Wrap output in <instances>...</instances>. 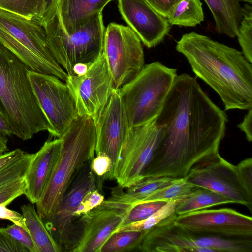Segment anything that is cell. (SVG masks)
Listing matches in <instances>:
<instances>
[{
	"instance_id": "cell-1",
	"label": "cell",
	"mask_w": 252,
	"mask_h": 252,
	"mask_svg": "<svg viewBox=\"0 0 252 252\" xmlns=\"http://www.w3.org/2000/svg\"><path fill=\"white\" fill-rule=\"evenodd\" d=\"M228 121L196 77L177 75L158 115L156 147L143 177L185 178L192 169L219 153Z\"/></svg>"
},
{
	"instance_id": "cell-2",
	"label": "cell",
	"mask_w": 252,
	"mask_h": 252,
	"mask_svg": "<svg viewBox=\"0 0 252 252\" xmlns=\"http://www.w3.org/2000/svg\"><path fill=\"white\" fill-rule=\"evenodd\" d=\"M176 49L219 94L225 111L252 108V65L242 52L194 32L184 34Z\"/></svg>"
},
{
	"instance_id": "cell-3",
	"label": "cell",
	"mask_w": 252,
	"mask_h": 252,
	"mask_svg": "<svg viewBox=\"0 0 252 252\" xmlns=\"http://www.w3.org/2000/svg\"><path fill=\"white\" fill-rule=\"evenodd\" d=\"M29 70L0 44V112L10 124L13 135L22 140L51 129L32 89Z\"/></svg>"
},
{
	"instance_id": "cell-4",
	"label": "cell",
	"mask_w": 252,
	"mask_h": 252,
	"mask_svg": "<svg viewBox=\"0 0 252 252\" xmlns=\"http://www.w3.org/2000/svg\"><path fill=\"white\" fill-rule=\"evenodd\" d=\"M60 138L56 163L41 198L35 204L42 219L54 213L75 173L94 158L96 135L93 118L78 115Z\"/></svg>"
},
{
	"instance_id": "cell-5",
	"label": "cell",
	"mask_w": 252,
	"mask_h": 252,
	"mask_svg": "<svg viewBox=\"0 0 252 252\" xmlns=\"http://www.w3.org/2000/svg\"><path fill=\"white\" fill-rule=\"evenodd\" d=\"M0 44L31 70L65 81L68 75L53 58L42 23L0 8Z\"/></svg>"
},
{
	"instance_id": "cell-6",
	"label": "cell",
	"mask_w": 252,
	"mask_h": 252,
	"mask_svg": "<svg viewBox=\"0 0 252 252\" xmlns=\"http://www.w3.org/2000/svg\"><path fill=\"white\" fill-rule=\"evenodd\" d=\"M42 24L49 50L68 76H74L73 69L76 64L90 66L103 52L105 30L102 12L94 15L72 34L63 29L57 13Z\"/></svg>"
},
{
	"instance_id": "cell-7",
	"label": "cell",
	"mask_w": 252,
	"mask_h": 252,
	"mask_svg": "<svg viewBox=\"0 0 252 252\" xmlns=\"http://www.w3.org/2000/svg\"><path fill=\"white\" fill-rule=\"evenodd\" d=\"M177 75L176 69L154 62L118 89L130 128L156 118Z\"/></svg>"
},
{
	"instance_id": "cell-8",
	"label": "cell",
	"mask_w": 252,
	"mask_h": 252,
	"mask_svg": "<svg viewBox=\"0 0 252 252\" xmlns=\"http://www.w3.org/2000/svg\"><path fill=\"white\" fill-rule=\"evenodd\" d=\"M174 220L157 226L144 236V252H252V237H228L190 230Z\"/></svg>"
},
{
	"instance_id": "cell-9",
	"label": "cell",
	"mask_w": 252,
	"mask_h": 252,
	"mask_svg": "<svg viewBox=\"0 0 252 252\" xmlns=\"http://www.w3.org/2000/svg\"><path fill=\"white\" fill-rule=\"evenodd\" d=\"M123 189L119 185L113 188L108 199L77 220L70 252H99L133 205L125 198Z\"/></svg>"
},
{
	"instance_id": "cell-10",
	"label": "cell",
	"mask_w": 252,
	"mask_h": 252,
	"mask_svg": "<svg viewBox=\"0 0 252 252\" xmlns=\"http://www.w3.org/2000/svg\"><path fill=\"white\" fill-rule=\"evenodd\" d=\"M91 161L75 173L54 213L42 219L62 252L69 251L71 247L76 223L74 214L83 198L89 192L101 188L102 181L91 170Z\"/></svg>"
},
{
	"instance_id": "cell-11",
	"label": "cell",
	"mask_w": 252,
	"mask_h": 252,
	"mask_svg": "<svg viewBox=\"0 0 252 252\" xmlns=\"http://www.w3.org/2000/svg\"><path fill=\"white\" fill-rule=\"evenodd\" d=\"M103 52L112 76L114 89L131 81L144 66L141 40L128 26L109 24L104 34Z\"/></svg>"
},
{
	"instance_id": "cell-12",
	"label": "cell",
	"mask_w": 252,
	"mask_h": 252,
	"mask_svg": "<svg viewBox=\"0 0 252 252\" xmlns=\"http://www.w3.org/2000/svg\"><path fill=\"white\" fill-rule=\"evenodd\" d=\"M29 79L51 126L52 136L60 138L78 116L76 104L66 83L59 78L29 70Z\"/></svg>"
},
{
	"instance_id": "cell-13",
	"label": "cell",
	"mask_w": 252,
	"mask_h": 252,
	"mask_svg": "<svg viewBox=\"0 0 252 252\" xmlns=\"http://www.w3.org/2000/svg\"><path fill=\"white\" fill-rule=\"evenodd\" d=\"M154 119L129 130L114 174V179L123 188H129L143 177L158 138Z\"/></svg>"
},
{
	"instance_id": "cell-14",
	"label": "cell",
	"mask_w": 252,
	"mask_h": 252,
	"mask_svg": "<svg viewBox=\"0 0 252 252\" xmlns=\"http://www.w3.org/2000/svg\"><path fill=\"white\" fill-rule=\"evenodd\" d=\"M65 82L75 99L78 115L89 116L94 120L107 104L114 90L103 52L85 74L68 76Z\"/></svg>"
},
{
	"instance_id": "cell-15",
	"label": "cell",
	"mask_w": 252,
	"mask_h": 252,
	"mask_svg": "<svg viewBox=\"0 0 252 252\" xmlns=\"http://www.w3.org/2000/svg\"><path fill=\"white\" fill-rule=\"evenodd\" d=\"M94 121L95 152L104 154L110 158L112 168L106 179H114L120 152L130 128L118 89L113 90L107 104Z\"/></svg>"
},
{
	"instance_id": "cell-16",
	"label": "cell",
	"mask_w": 252,
	"mask_h": 252,
	"mask_svg": "<svg viewBox=\"0 0 252 252\" xmlns=\"http://www.w3.org/2000/svg\"><path fill=\"white\" fill-rule=\"evenodd\" d=\"M186 180L232 200L234 203L246 206L252 211V197L244 188L236 166L220 154L190 171Z\"/></svg>"
},
{
	"instance_id": "cell-17",
	"label": "cell",
	"mask_w": 252,
	"mask_h": 252,
	"mask_svg": "<svg viewBox=\"0 0 252 252\" xmlns=\"http://www.w3.org/2000/svg\"><path fill=\"white\" fill-rule=\"evenodd\" d=\"M175 224L205 233L252 237V218L229 208L201 209L177 215Z\"/></svg>"
},
{
	"instance_id": "cell-18",
	"label": "cell",
	"mask_w": 252,
	"mask_h": 252,
	"mask_svg": "<svg viewBox=\"0 0 252 252\" xmlns=\"http://www.w3.org/2000/svg\"><path fill=\"white\" fill-rule=\"evenodd\" d=\"M124 20L148 48L159 44L170 31L167 19L157 12L145 0H118Z\"/></svg>"
},
{
	"instance_id": "cell-19",
	"label": "cell",
	"mask_w": 252,
	"mask_h": 252,
	"mask_svg": "<svg viewBox=\"0 0 252 252\" xmlns=\"http://www.w3.org/2000/svg\"><path fill=\"white\" fill-rule=\"evenodd\" d=\"M61 139L46 141L34 158L25 177V193L32 204L39 201L52 175L59 155Z\"/></svg>"
},
{
	"instance_id": "cell-20",
	"label": "cell",
	"mask_w": 252,
	"mask_h": 252,
	"mask_svg": "<svg viewBox=\"0 0 252 252\" xmlns=\"http://www.w3.org/2000/svg\"><path fill=\"white\" fill-rule=\"evenodd\" d=\"M112 0H60L57 14L66 33L72 34Z\"/></svg>"
},
{
	"instance_id": "cell-21",
	"label": "cell",
	"mask_w": 252,
	"mask_h": 252,
	"mask_svg": "<svg viewBox=\"0 0 252 252\" xmlns=\"http://www.w3.org/2000/svg\"><path fill=\"white\" fill-rule=\"evenodd\" d=\"M210 9L219 33L237 36L243 19L239 0H204Z\"/></svg>"
},
{
	"instance_id": "cell-22",
	"label": "cell",
	"mask_w": 252,
	"mask_h": 252,
	"mask_svg": "<svg viewBox=\"0 0 252 252\" xmlns=\"http://www.w3.org/2000/svg\"><path fill=\"white\" fill-rule=\"evenodd\" d=\"M25 223L39 252H60L62 249L49 232L33 204L21 207Z\"/></svg>"
},
{
	"instance_id": "cell-23",
	"label": "cell",
	"mask_w": 252,
	"mask_h": 252,
	"mask_svg": "<svg viewBox=\"0 0 252 252\" xmlns=\"http://www.w3.org/2000/svg\"><path fill=\"white\" fill-rule=\"evenodd\" d=\"M234 203L230 199L208 189L197 187L184 198L176 201L175 210L177 215L214 206Z\"/></svg>"
},
{
	"instance_id": "cell-24",
	"label": "cell",
	"mask_w": 252,
	"mask_h": 252,
	"mask_svg": "<svg viewBox=\"0 0 252 252\" xmlns=\"http://www.w3.org/2000/svg\"><path fill=\"white\" fill-rule=\"evenodd\" d=\"M171 25L194 27L204 20L200 0H181L167 17Z\"/></svg>"
},
{
	"instance_id": "cell-25",
	"label": "cell",
	"mask_w": 252,
	"mask_h": 252,
	"mask_svg": "<svg viewBox=\"0 0 252 252\" xmlns=\"http://www.w3.org/2000/svg\"><path fill=\"white\" fill-rule=\"evenodd\" d=\"M178 179L167 176L143 177L128 188L125 198L131 204L141 202L155 191L175 182Z\"/></svg>"
},
{
	"instance_id": "cell-26",
	"label": "cell",
	"mask_w": 252,
	"mask_h": 252,
	"mask_svg": "<svg viewBox=\"0 0 252 252\" xmlns=\"http://www.w3.org/2000/svg\"><path fill=\"white\" fill-rule=\"evenodd\" d=\"M34 154L18 152L0 167V188L15 181L25 178Z\"/></svg>"
},
{
	"instance_id": "cell-27",
	"label": "cell",
	"mask_w": 252,
	"mask_h": 252,
	"mask_svg": "<svg viewBox=\"0 0 252 252\" xmlns=\"http://www.w3.org/2000/svg\"><path fill=\"white\" fill-rule=\"evenodd\" d=\"M148 231H122L113 233L101 246L99 252H122L140 250L141 242Z\"/></svg>"
},
{
	"instance_id": "cell-28",
	"label": "cell",
	"mask_w": 252,
	"mask_h": 252,
	"mask_svg": "<svg viewBox=\"0 0 252 252\" xmlns=\"http://www.w3.org/2000/svg\"><path fill=\"white\" fill-rule=\"evenodd\" d=\"M176 202V201L168 202L146 219L118 228L114 232L130 230L148 231L157 226L174 220L177 216L175 210Z\"/></svg>"
},
{
	"instance_id": "cell-29",
	"label": "cell",
	"mask_w": 252,
	"mask_h": 252,
	"mask_svg": "<svg viewBox=\"0 0 252 252\" xmlns=\"http://www.w3.org/2000/svg\"><path fill=\"white\" fill-rule=\"evenodd\" d=\"M197 187L188 182L185 178H180L173 184L155 191L141 202L178 201L185 197Z\"/></svg>"
},
{
	"instance_id": "cell-30",
	"label": "cell",
	"mask_w": 252,
	"mask_h": 252,
	"mask_svg": "<svg viewBox=\"0 0 252 252\" xmlns=\"http://www.w3.org/2000/svg\"><path fill=\"white\" fill-rule=\"evenodd\" d=\"M243 19L237 36L246 59L252 63V7L245 4L242 8Z\"/></svg>"
},
{
	"instance_id": "cell-31",
	"label": "cell",
	"mask_w": 252,
	"mask_h": 252,
	"mask_svg": "<svg viewBox=\"0 0 252 252\" xmlns=\"http://www.w3.org/2000/svg\"><path fill=\"white\" fill-rule=\"evenodd\" d=\"M167 203L164 201H149L133 204L119 228L146 219Z\"/></svg>"
},
{
	"instance_id": "cell-32",
	"label": "cell",
	"mask_w": 252,
	"mask_h": 252,
	"mask_svg": "<svg viewBox=\"0 0 252 252\" xmlns=\"http://www.w3.org/2000/svg\"><path fill=\"white\" fill-rule=\"evenodd\" d=\"M36 0H0V8L27 18L34 16Z\"/></svg>"
},
{
	"instance_id": "cell-33",
	"label": "cell",
	"mask_w": 252,
	"mask_h": 252,
	"mask_svg": "<svg viewBox=\"0 0 252 252\" xmlns=\"http://www.w3.org/2000/svg\"><path fill=\"white\" fill-rule=\"evenodd\" d=\"M27 188L25 178L11 183L0 188V204L7 206L14 199L25 194Z\"/></svg>"
},
{
	"instance_id": "cell-34",
	"label": "cell",
	"mask_w": 252,
	"mask_h": 252,
	"mask_svg": "<svg viewBox=\"0 0 252 252\" xmlns=\"http://www.w3.org/2000/svg\"><path fill=\"white\" fill-rule=\"evenodd\" d=\"M4 229L7 234L27 248L30 252H39L29 232L24 228L13 223L8 225Z\"/></svg>"
},
{
	"instance_id": "cell-35",
	"label": "cell",
	"mask_w": 252,
	"mask_h": 252,
	"mask_svg": "<svg viewBox=\"0 0 252 252\" xmlns=\"http://www.w3.org/2000/svg\"><path fill=\"white\" fill-rule=\"evenodd\" d=\"M104 200V197L99 190L95 189L87 193L74 214L76 222L82 216L101 204Z\"/></svg>"
},
{
	"instance_id": "cell-36",
	"label": "cell",
	"mask_w": 252,
	"mask_h": 252,
	"mask_svg": "<svg viewBox=\"0 0 252 252\" xmlns=\"http://www.w3.org/2000/svg\"><path fill=\"white\" fill-rule=\"evenodd\" d=\"M60 0H36L33 17L41 23L50 19L57 11Z\"/></svg>"
},
{
	"instance_id": "cell-37",
	"label": "cell",
	"mask_w": 252,
	"mask_h": 252,
	"mask_svg": "<svg viewBox=\"0 0 252 252\" xmlns=\"http://www.w3.org/2000/svg\"><path fill=\"white\" fill-rule=\"evenodd\" d=\"M90 168L92 172L102 181L106 180L112 168L110 158L103 153L96 154V157L91 160Z\"/></svg>"
},
{
	"instance_id": "cell-38",
	"label": "cell",
	"mask_w": 252,
	"mask_h": 252,
	"mask_svg": "<svg viewBox=\"0 0 252 252\" xmlns=\"http://www.w3.org/2000/svg\"><path fill=\"white\" fill-rule=\"evenodd\" d=\"M236 169L241 182L249 196L252 197V158L241 161Z\"/></svg>"
},
{
	"instance_id": "cell-39",
	"label": "cell",
	"mask_w": 252,
	"mask_h": 252,
	"mask_svg": "<svg viewBox=\"0 0 252 252\" xmlns=\"http://www.w3.org/2000/svg\"><path fill=\"white\" fill-rule=\"evenodd\" d=\"M0 252H30V251L7 234L4 228H0Z\"/></svg>"
},
{
	"instance_id": "cell-40",
	"label": "cell",
	"mask_w": 252,
	"mask_h": 252,
	"mask_svg": "<svg viewBox=\"0 0 252 252\" xmlns=\"http://www.w3.org/2000/svg\"><path fill=\"white\" fill-rule=\"evenodd\" d=\"M157 12L167 18L181 0H145Z\"/></svg>"
},
{
	"instance_id": "cell-41",
	"label": "cell",
	"mask_w": 252,
	"mask_h": 252,
	"mask_svg": "<svg viewBox=\"0 0 252 252\" xmlns=\"http://www.w3.org/2000/svg\"><path fill=\"white\" fill-rule=\"evenodd\" d=\"M6 206L3 204H0V219L9 220L13 223L28 231L22 214L16 211L10 210L6 208Z\"/></svg>"
},
{
	"instance_id": "cell-42",
	"label": "cell",
	"mask_w": 252,
	"mask_h": 252,
	"mask_svg": "<svg viewBox=\"0 0 252 252\" xmlns=\"http://www.w3.org/2000/svg\"><path fill=\"white\" fill-rule=\"evenodd\" d=\"M252 108L248 110V113L244 116L243 121L238 125V127L246 135L249 142L252 141Z\"/></svg>"
},
{
	"instance_id": "cell-43",
	"label": "cell",
	"mask_w": 252,
	"mask_h": 252,
	"mask_svg": "<svg viewBox=\"0 0 252 252\" xmlns=\"http://www.w3.org/2000/svg\"><path fill=\"white\" fill-rule=\"evenodd\" d=\"M0 133L7 136L13 135L12 128L4 116L0 112Z\"/></svg>"
},
{
	"instance_id": "cell-44",
	"label": "cell",
	"mask_w": 252,
	"mask_h": 252,
	"mask_svg": "<svg viewBox=\"0 0 252 252\" xmlns=\"http://www.w3.org/2000/svg\"><path fill=\"white\" fill-rule=\"evenodd\" d=\"M19 150L20 149H16L0 155V167L11 159L18 152Z\"/></svg>"
},
{
	"instance_id": "cell-45",
	"label": "cell",
	"mask_w": 252,
	"mask_h": 252,
	"mask_svg": "<svg viewBox=\"0 0 252 252\" xmlns=\"http://www.w3.org/2000/svg\"><path fill=\"white\" fill-rule=\"evenodd\" d=\"M8 142L7 136L0 133V155L8 151Z\"/></svg>"
},
{
	"instance_id": "cell-46",
	"label": "cell",
	"mask_w": 252,
	"mask_h": 252,
	"mask_svg": "<svg viewBox=\"0 0 252 252\" xmlns=\"http://www.w3.org/2000/svg\"><path fill=\"white\" fill-rule=\"evenodd\" d=\"M89 66L84 63L76 64L73 67V71L74 75H82L85 74Z\"/></svg>"
},
{
	"instance_id": "cell-47",
	"label": "cell",
	"mask_w": 252,
	"mask_h": 252,
	"mask_svg": "<svg viewBox=\"0 0 252 252\" xmlns=\"http://www.w3.org/2000/svg\"><path fill=\"white\" fill-rule=\"evenodd\" d=\"M242 0L245 1V2H248L250 4H252V0Z\"/></svg>"
}]
</instances>
